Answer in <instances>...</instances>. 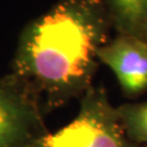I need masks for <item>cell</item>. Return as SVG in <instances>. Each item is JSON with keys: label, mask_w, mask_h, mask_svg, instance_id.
<instances>
[{"label": "cell", "mask_w": 147, "mask_h": 147, "mask_svg": "<svg viewBox=\"0 0 147 147\" xmlns=\"http://www.w3.org/2000/svg\"><path fill=\"white\" fill-rule=\"evenodd\" d=\"M112 28L101 0H59L22 30L11 71L36 87L49 113L94 85L98 53Z\"/></svg>", "instance_id": "obj_1"}, {"label": "cell", "mask_w": 147, "mask_h": 147, "mask_svg": "<svg viewBox=\"0 0 147 147\" xmlns=\"http://www.w3.org/2000/svg\"><path fill=\"white\" fill-rule=\"evenodd\" d=\"M109 13L113 30L119 34L142 37L147 16V0H101Z\"/></svg>", "instance_id": "obj_5"}, {"label": "cell", "mask_w": 147, "mask_h": 147, "mask_svg": "<svg viewBox=\"0 0 147 147\" xmlns=\"http://www.w3.org/2000/svg\"><path fill=\"white\" fill-rule=\"evenodd\" d=\"M117 110L129 138L137 145L147 144V100L123 104Z\"/></svg>", "instance_id": "obj_6"}, {"label": "cell", "mask_w": 147, "mask_h": 147, "mask_svg": "<svg viewBox=\"0 0 147 147\" xmlns=\"http://www.w3.org/2000/svg\"><path fill=\"white\" fill-rule=\"evenodd\" d=\"M33 147H141L132 142L122 125L117 107L102 86L93 85L80 98L76 117L55 133H48Z\"/></svg>", "instance_id": "obj_2"}, {"label": "cell", "mask_w": 147, "mask_h": 147, "mask_svg": "<svg viewBox=\"0 0 147 147\" xmlns=\"http://www.w3.org/2000/svg\"><path fill=\"white\" fill-rule=\"evenodd\" d=\"M142 38L147 42V16L144 22V25H143V31H142Z\"/></svg>", "instance_id": "obj_7"}, {"label": "cell", "mask_w": 147, "mask_h": 147, "mask_svg": "<svg viewBox=\"0 0 147 147\" xmlns=\"http://www.w3.org/2000/svg\"><path fill=\"white\" fill-rule=\"evenodd\" d=\"M98 57L116 75L125 97L147 93V42L142 37L117 33L100 48Z\"/></svg>", "instance_id": "obj_4"}, {"label": "cell", "mask_w": 147, "mask_h": 147, "mask_svg": "<svg viewBox=\"0 0 147 147\" xmlns=\"http://www.w3.org/2000/svg\"><path fill=\"white\" fill-rule=\"evenodd\" d=\"M39 92L14 72L0 76V147H33L47 135Z\"/></svg>", "instance_id": "obj_3"}]
</instances>
